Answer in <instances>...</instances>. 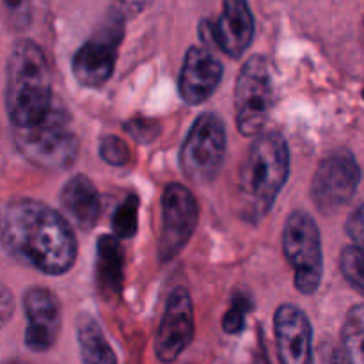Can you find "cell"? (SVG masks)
<instances>
[{"mask_svg": "<svg viewBox=\"0 0 364 364\" xmlns=\"http://www.w3.org/2000/svg\"><path fill=\"white\" fill-rule=\"evenodd\" d=\"M340 270L347 283L364 297V249L347 245L340 255Z\"/></svg>", "mask_w": 364, "mask_h": 364, "instance_id": "21", "label": "cell"}, {"mask_svg": "<svg viewBox=\"0 0 364 364\" xmlns=\"http://www.w3.org/2000/svg\"><path fill=\"white\" fill-rule=\"evenodd\" d=\"M255 38V16L247 0H224L223 13L213 23V45L231 59H240Z\"/></svg>", "mask_w": 364, "mask_h": 364, "instance_id": "15", "label": "cell"}, {"mask_svg": "<svg viewBox=\"0 0 364 364\" xmlns=\"http://www.w3.org/2000/svg\"><path fill=\"white\" fill-rule=\"evenodd\" d=\"M290 176V148L279 132L255 137L238 166L233 206L242 220L259 224L272 210Z\"/></svg>", "mask_w": 364, "mask_h": 364, "instance_id": "2", "label": "cell"}, {"mask_svg": "<svg viewBox=\"0 0 364 364\" xmlns=\"http://www.w3.org/2000/svg\"><path fill=\"white\" fill-rule=\"evenodd\" d=\"M223 75V63L210 50L203 46H191L185 53L178 78L181 100L191 107L205 103L219 87Z\"/></svg>", "mask_w": 364, "mask_h": 364, "instance_id": "14", "label": "cell"}, {"mask_svg": "<svg viewBox=\"0 0 364 364\" xmlns=\"http://www.w3.org/2000/svg\"><path fill=\"white\" fill-rule=\"evenodd\" d=\"M345 231H347L348 238L354 242V245L364 249V203L348 215Z\"/></svg>", "mask_w": 364, "mask_h": 364, "instance_id": "27", "label": "cell"}, {"mask_svg": "<svg viewBox=\"0 0 364 364\" xmlns=\"http://www.w3.org/2000/svg\"><path fill=\"white\" fill-rule=\"evenodd\" d=\"M124 279V251L116 235H103L96 244L95 283L103 301L119 295Z\"/></svg>", "mask_w": 364, "mask_h": 364, "instance_id": "17", "label": "cell"}, {"mask_svg": "<svg viewBox=\"0 0 364 364\" xmlns=\"http://www.w3.org/2000/svg\"><path fill=\"white\" fill-rule=\"evenodd\" d=\"M4 21L11 31H25L32 20L31 0H2Z\"/></svg>", "mask_w": 364, "mask_h": 364, "instance_id": "23", "label": "cell"}, {"mask_svg": "<svg viewBox=\"0 0 364 364\" xmlns=\"http://www.w3.org/2000/svg\"><path fill=\"white\" fill-rule=\"evenodd\" d=\"M124 130L132 135L137 142H151L159 135L160 128L155 121L149 119H134L127 123Z\"/></svg>", "mask_w": 364, "mask_h": 364, "instance_id": "26", "label": "cell"}, {"mask_svg": "<svg viewBox=\"0 0 364 364\" xmlns=\"http://www.w3.org/2000/svg\"><path fill=\"white\" fill-rule=\"evenodd\" d=\"M23 309L27 316L25 345L28 350H50L59 338L63 313L55 295L43 287H31L23 295Z\"/></svg>", "mask_w": 364, "mask_h": 364, "instance_id": "12", "label": "cell"}, {"mask_svg": "<svg viewBox=\"0 0 364 364\" xmlns=\"http://www.w3.org/2000/svg\"><path fill=\"white\" fill-rule=\"evenodd\" d=\"M196 333L194 304L187 288L178 287L169 294L155 336V354L160 363L176 361L192 343Z\"/></svg>", "mask_w": 364, "mask_h": 364, "instance_id": "11", "label": "cell"}, {"mask_svg": "<svg viewBox=\"0 0 364 364\" xmlns=\"http://www.w3.org/2000/svg\"><path fill=\"white\" fill-rule=\"evenodd\" d=\"M341 350L348 364H364V304L352 306L345 315Z\"/></svg>", "mask_w": 364, "mask_h": 364, "instance_id": "19", "label": "cell"}, {"mask_svg": "<svg viewBox=\"0 0 364 364\" xmlns=\"http://www.w3.org/2000/svg\"><path fill=\"white\" fill-rule=\"evenodd\" d=\"M78 350L84 364H117L114 348L110 347L98 320L89 313H80L77 318Z\"/></svg>", "mask_w": 364, "mask_h": 364, "instance_id": "18", "label": "cell"}, {"mask_svg": "<svg viewBox=\"0 0 364 364\" xmlns=\"http://www.w3.org/2000/svg\"><path fill=\"white\" fill-rule=\"evenodd\" d=\"M199 223L198 199L181 183H169L162 194V230L159 258L162 263L176 258L191 242Z\"/></svg>", "mask_w": 364, "mask_h": 364, "instance_id": "10", "label": "cell"}, {"mask_svg": "<svg viewBox=\"0 0 364 364\" xmlns=\"http://www.w3.org/2000/svg\"><path fill=\"white\" fill-rule=\"evenodd\" d=\"M363 100H364V89H363Z\"/></svg>", "mask_w": 364, "mask_h": 364, "instance_id": "30", "label": "cell"}, {"mask_svg": "<svg viewBox=\"0 0 364 364\" xmlns=\"http://www.w3.org/2000/svg\"><path fill=\"white\" fill-rule=\"evenodd\" d=\"M252 302L249 297L244 295H237L231 301L230 309L226 311L223 318V329L228 334H240L245 327V318L251 313Z\"/></svg>", "mask_w": 364, "mask_h": 364, "instance_id": "24", "label": "cell"}, {"mask_svg": "<svg viewBox=\"0 0 364 364\" xmlns=\"http://www.w3.org/2000/svg\"><path fill=\"white\" fill-rule=\"evenodd\" d=\"M13 139L18 153L39 169L64 171L78 156V137L71 128L70 114L59 103L41 123L13 130Z\"/></svg>", "mask_w": 364, "mask_h": 364, "instance_id": "4", "label": "cell"}, {"mask_svg": "<svg viewBox=\"0 0 364 364\" xmlns=\"http://www.w3.org/2000/svg\"><path fill=\"white\" fill-rule=\"evenodd\" d=\"M361 183V167L348 149L329 153L316 167L311 181V199L322 213L347 206Z\"/></svg>", "mask_w": 364, "mask_h": 364, "instance_id": "9", "label": "cell"}, {"mask_svg": "<svg viewBox=\"0 0 364 364\" xmlns=\"http://www.w3.org/2000/svg\"><path fill=\"white\" fill-rule=\"evenodd\" d=\"M11 311H13V299H11L9 290L4 287V290H2V320L4 322H7Z\"/></svg>", "mask_w": 364, "mask_h": 364, "instance_id": "29", "label": "cell"}, {"mask_svg": "<svg viewBox=\"0 0 364 364\" xmlns=\"http://www.w3.org/2000/svg\"><path fill=\"white\" fill-rule=\"evenodd\" d=\"M274 105V80L265 55H252L242 66L235 84V121L245 137L263 134Z\"/></svg>", "mask_w": 364, "mask_h": 364, "instance_id": "7", "label": "cell"}, {"mask_svg": "<svg viewBox=\"0 0 364 364\" xmlns=\"http://www.w3.org/2000/svg\"><path fill=\"white\" fill-rule=\"evenodd\" d=\"M2 247L21 265L46 276L70 272L78 252L66 217L31 198H14L4 206Z\"/></svg>", "mask_w": 364, "mask_h": 364, "instance_id": "1", "label": "cell"}, {"mask_svg": "<svg viewBox=\"0 0 364 364\" xmlns=\"http://www.w3.org/2000/svg\"><path fill=\"white\" fill-rule=\"evenodd\" d=\"M55 107L52 73L38 43H14L6 68V110L13 130L41 123Z\"/></svg>", "mask_w": 364, "mask_h": 364, "instance_id": "3", "label": "cell"}, {"mask_svg": "<svg viewBox=\"0 0 364 364\" xmlns=\"http://www.w3.org/2000/svg\"><path fill=\"white\" fill-rule=\"evenodd\" d=\"M123 38L124 21L105 14L103 23L71 59V71L82 87L98 89L109 82L116 68L117 52Z\"/></svg>", "mask_w": 364, "mask_h": 364, "instance_id": "8", "label": "cell"}, {"mask_svg": "<svg viewBox=\"0 0 364 364\" xmlns=\"http://www.w3.org/2000/svg\"><path fill=\"white\" fill-rule=\"evenodd\" d=\"M60 206L68 219L80 230L96 226L102 213V201L95 183L85 174H75L60 188Z\"/></svg>", "mask_w": 364, "mask_h": 364, "instance_id": "16", "label": "cell"}, {"mask_svg": "<svg viewBox=\"0 0 364 364\" xmlns=\"http://www.w3.org/2000/svg\"><path fill=\"white\" fill-rule=\"evenodd\" d=\"M98 153L105 164L112 167H124L130 162V148L127 142L116 135H105L102 137L98 146Z\"/></svg>", "mask_w": 364, "mask_h": 364, "instance_id": "22", "label": "cell"}, {"mask_svg": "<svg viewBox=\"0 0 364 364\" xmlns=\"http://www.w3.org/2000/svg\"><path fill=\"white\" fill-rule=\"evenodd\" d=\"M139 198L135 194L127 196L112 215V235L119 240H130L139 228Z\"/></svg>", "mask_w": 364, "mask_h": 364, "instance_id": "20", "label": "cell"}, {"mask_svg": "<svg viewBox=\"0 0 364 364\" xmlns=\"http://www.w3.org/2000/svg\"><path fill=\"white\" fill-rule=\"evenodd\" d=\"M283 252L294 269L297 291L316 294L323 276L322 235L315 219L304 210H294L288 215L283 228Z\"/></svg>", "mask_w": 364, "mask_h": 364, "instance_id": "5", "label": "cell"}, {"mask_svg": "<svg viewBox=\"0 0 364 364\" xmlns=\"http://www.w3.org/2000/svg\"><path fill=\"white\" fill-rule=\"evenodd\" d=\"M226 127L215 112H203L196 117L181 144L178 162L192 183H210L219 176L226 159Z\"/></svg>", "mask_w": 364, "mask_h": 364, "instance_id": "6", "label": "cell"}, {"mask_svg": "<svg viewBox=\"0 0 364 364\" xmlns=\"http://www.w3.org/2000/svg\"><path fill=\"white\" fill-rule=\"evenodd\" d=\"M151 2L153 0H112L107 14L127 23L128 20H132L137 14H141L142 11L148 9Z\"/></svg>", "mask_w": 364, "mask_h": 364, "instance_id": "25", "label": "cell"}, {"mask_svg": "<svg viewBox=\"0 0 364 364\" xmlns=\"http://www.w3.org/2000/svg\"><path fill=\"white\" fill-rule=\"evenodd\" d=\"M274 336L281 364H315L313 327L299 306L281 304L274 313Z\"/></svg>", "mask_w": 364, "mask_h": 364, "instance_id": "13", "label": "cell"}, {"mask_svg": "<svg viewBox=\"0 0 364 364\" xmlns=\"http://www.w3.org/2000/svg\"><path fill=\"white\" fill-rule=\"evenodd\" d=\"M323 364H348V361L345 358L343 350H340V348H329V352L323 354Z\"/></svg>", "mask_w": 364, "mask_h": 364, "instance_id": "28", "label": "cell"}]
</instances>
